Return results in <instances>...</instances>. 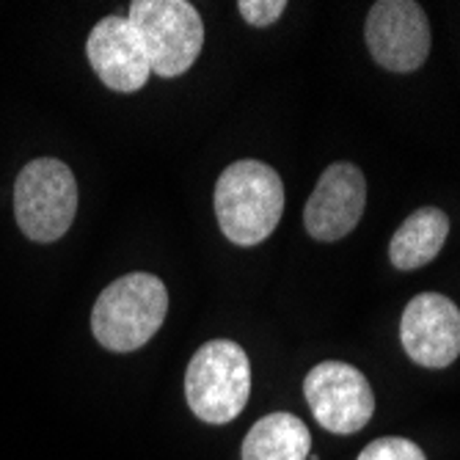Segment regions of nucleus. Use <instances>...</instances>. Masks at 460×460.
<instances>
[{"label": "nucleus", "mask_w": 460, "mask_h": 460, "mask_svg": "<svg viewBox=\"0 0 460 460\" xmlns=\"http://www.w3.org/2000/svg\"><path fill=\"white\" fill-rule=\"evenodd\" d=\"M251 394V361L232 340L201 345L185 372V397L190 411L207 425L237 420Z\"/></svg>", "instance_id": "nucleus-3"}, {"label": "nucleus", "mask_w": 460, "mask_h": 460, "mask_svg": "<svg viewBox=\"0 0 460 460\" xmlns=\"http://www.w3.org/2000/svg\"><path fill=\"white\" fill-rule=\"evenodd\" d=\"M369 56L384 69L408 75L430 56V22L420 4L411 0H378L364 25Z\"/></svg>", "instance_id": "nucleus-7"}, {"label": "nucleus", "mask_w": 460, "mask_h": 460, "mask_svg": "<svg viewBox=\"0 0 460 460\" xmlns=\"http://www.w3.org/2000/svg\"><path fill=\"white\" fill-rule=\"evenodd\" d=\"M312 455V433L296 413H268L248 430L240 457L243 460H306Z\"/></svg>", "instance_id": "nucleus-12"}, {"label": "nucleus", "mask_w": 460, "mask_h": 460, "mask_svg": "<svg viewBox=\"0 0 460 460\" xmlns=\"http://www.w3.org/2000/svg\"><path fill=\"white\" fill-rule=\"evenodd\" d=\"M400 342L408 358L428 369H444L460 356V309L438 292L408 301L400 320Z\"/></svg>", "instance_id": "nucleus-8"}, {"label": "nucleus", "mask_w": 460, "mask_h": 460, "mask_svg": "<svg viewBox=\"0 0 460 460\" xmlns=\"http://www.w3.org/2000/svg\"><path fill=\"white\" fill-rule=\"evenodd\" d=\"M284 216V182L260 160H237L216 182V218L221 232L243 248L265 243Z\"/></svg>", "instance_id": "nucleus-1"}, {"label": "nucleus", "mask_w": 460, "mask_h": 460, "mask_svg": "<svg viewBox=\"0 0 460 460\" xmlns=\"http://www.w3.org/2000/svg\"><path fill=\"white\" fill-rule=\"evenodd\" d=\"M128 20L146 50L152 75L180 77L196 64L204 22L188 0H133Z\"/></svg>", "instance_id": "nucleus-5"}, {"label": "nucleus", "mask_w": 460, "mask_h": 460, "mask_svg": "<svg viewBox=\"0 0 460 460\" xmlns=\"http://www.w3.org/2000/svg\"><path fill=\"white\" fill-rule=\"evenodd\" d=\"M237 9L251 28H268L284 14L287 0H240Z\"/></svg>", "instance_id": "nucleus-14"}, {"label": "nucleus", "mask_w": 460, "mask_h": 460, "mask_svg": "<svg viewBox=\"0 0 460 460\" xmlns=\"http://www.w3.org/2000/svg\"><path fill=\"white\" fill-rule=\"evenodd\" d=\"M358 460H428L420 444H413L400 436H386L364 447Z\"/></svg>", "instance_id": "nucleus-13"}, {"label": "nucleus", "mask_w": 460, "mask_h": 460, "mask_svg": "<svg viewBox=\"0 0 460 460\" xmlns=\"http://www.w3.org/2000/svg\"><path fill=\"white\" fill-rule=\"evenodd\" d=\"M77 216V182L66 163L36 157L17 174L14 218L33 243L61 240Z\"/></svg>", "instance_id": "nucleus-4"}, {"label": "nucleus", "mask_w": 460, "mask_h": 460, "mask_svg": "<svg viewBox=\"0 0 460 460\" xmlns=\"http://www.w3.org/2000/svg\"><path fill=\"white\" fill-rule=\"evenodd\" d=\"M367 207V180L353 163H331L304 207V226L320 243L350 234Z\"/></svg>", "instance_id": "nucleus-9"}, {"label": "nucleus", "mask_w": 460, "mask_h": 460, "mask_svg": "<svg viewBox=\"0 0 460 460\" xmlns=\"http://www.w3.org/2000/svg\"><path fill=\"white\" fill-rule=\"evenodd\" d=\"M86 53L97 77L119 94L144 89L152 75L146 50L128 17H102L89 33Z\"/></svg>", "instance_id": "nucleus-10"}, {"label": "nucleus", "mask_w": 460, "mask_h": 460, "mask_svg": "<svg viewBox=\"0 0 460 460\" xmlns=\"http://www.w3.org/2000/svg\"><path fill=\"white\" fill-rule=\"evenodd\" d=\"M304 397L320 428L350 436L367 428L375 413V394L364 372L345 361H323L309 369Z\"/></svg>", "instance_id": "nucleus-6"}, {"label": "nucleus", "mask_w": 460, "mask_h": 460, "mask_svg": "<svg viewBox=\"0 0 460 460\" xmlns=\"http://www.w3.org/2000/svg\"><path fill=\"white\" fill-rule=\"evenodd\" d=\"M449 234V218L438 207L413 210L389 243V260L397 270H416L430 265L444 248Z\"/></svg>", "instance_id": "nucleus-11"}, {"label": "nucleus", "mask_w": 460, "mask_h": 460, "mask_svg": "<svg viewBox=\"0 0 460 460\" xmlns=\"http://www.w3.org/2000/svg\"><path fill=\"white\" fill-rule=\"evenodd\" d=\"M169 289L152 273H128L108 284L92 309L94 340L113 353H133L160 331Z\"/></svg>", "instance_id": "nucleus-2"}]
</instances>
